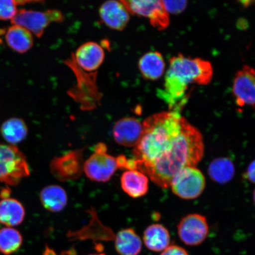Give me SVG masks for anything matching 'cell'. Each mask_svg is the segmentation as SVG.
<instances>
[{"label":"cell","mask_w":255,"mask_h":255,"mask_svg":"<svg viewBox=\"0 0 255 255\" xmlns=\"http://www.w3.org/2000/svg\"><path fill=\"white\" fill-rule=\"evenodd\" d=\"M142 138L133 155L137 170L165 189L183 168L196 167L202 160L205 146L202 133L179 112L152 115L142 123Z\"/></svg>","instance_id":"obj_1"},{"label":"cell","mask_w":255,"mask_h":255,"mask_svg":"<svg viewBox=\"0 0 255 255\" xmlns=\"http://www.w3.org/2000/svg\"><path fill=\"white\" fill-rule=\"evenodd\" d=\"M213 75L210 62L178 54L170 60L164 88L158 91V95L168 104L170 111L180 113L186 103L190 86L208 85Z\"/></svg>","instance_id":"obj_2"},{"label":"cell","mask_w":255,"mask_h":255,"mask_svg":"<svg viewBox=\"0 0 255 255\" xmlns=\"http://www.w3.org/2000/svg\"><path fill=\"white\" fill-rule=\"evenodd\" d=\"M30 175L25 156L15 146L0 143V181L15 186Z\"/></svg>","instance_id":"obj_3"},{"label":"cell","mask_w":255,"mask_h":255,"mask_svg":"<svg viewBox=\"0 0 255 255\" xmlns=\"http://www.w3.org/2000/svg\"><path fill=\"white\" fill-rule=\"evenodd\" d=\"M175 195L184 200L195 199L205 190L206 178L196 167H187L175 174L170 184Z\"/></svg>","instance_id":"obj_4"},{"label":"cell","mask_w":255,"mask_h":255,"mask_svg":"<svg viewBox=\"0 0 255 255\" xmlns=\"http://www.w3.org/2000/svg\"><path fill=\"white\" fill-rule=\"evenodd\" d=\"M63 20L62 12L57 9H48L41 12L21 9L17 11L15 17L12 19L11 23L13 25H20L33 33L35 36L41 37L51 23H60Z\"/></svg>","instance_id":"obj_5"},{"label":"cell","mask_w":255,"mask_h":255,"mask_svg":"<svg viewBox=\"0 0 255 255\" xmlns=\"http://www.w3.org/2000/svg\"><path fill=\"white\" fill-rule=\"evenodd\" d=\"M129 14H136L149 19L153 27L159 30L165 29L170 24L169 14L162 1L140 0L121 1Z\"/></svg>","instance_id":"obj_6"},{"label":"cell","mask_w":255,"mask_h":255,"mask_svg":"<svg viewBox=\"0 0 255 255\" xmlns=\"http://www.w3.org/2000/svg\"><path fill=\"white\" fill-rule=\"evenodd\" d=\"M178 237L188 246H198L205 241L209 234V225L205 216L188 215L177 225Z\"/></svg>","instance_id":"obj_7"},{"label":"cell","mask_w":255,"mask_h":255,"mask_svg":"<svg viewBox=\"0 0 255 255\" xmlns=\"http://www.w3.org/2000/svg\"><path fill=\"white\" fill-rule=\"evenodd\" d=\"M232 94L239 107H255V69L245 65L237 73L233 82Z\"/></svg>","instance_id":"obj_8"},{"label":"cell","mask_w":255,"mask_h":255,"mask_svg":"<svg viewBox=\"0 0 255 255\" xmlns=\"http://www.w3.org/2000/svg\"><path fill=\"white\" fill-rule=\"evenodd\" d=\"M119 168L117 157L108 154L107 151H95L84 164L87 176L98 182L109 181Z\"/></svg>","instance_id":"obj_9"},{"label":"cell","mask_w":255,"mask_h":255,"mask_svg":"<svg viewBox=\"0 0 255 255\" xmlns=\"http://www.w3.org/2000/svg\"><path fill=\"white\" fill-rule=\"evenodd\" d=\"M83 151L69 152L62 157H56L50 164L54 176L60 181L76 179L84 171Z\"/></svg>","instance_id":"obj_10"},{"label":"cell","mask_w":255,"mask_h":255,"mask_svg":"<svg viewBox=\"0 0 255 255\" xmlns=\"http://www.w3.org/2000/svg\"><path fill=\"white\" fill-rule=\"evenodd\" d=\"M113 133L115 141L119 144L134 148L142 138V123L135 118H124L115 124Z\"/></svg>","instance_id":"obj_11"},{"label":"cell","mask_w":255,"mask_h":255,"mask_svg":"<svg viewBox=\"0 0 255 255\" xmlns=\"http://www.w3.org/2000/svg\"><path fill=\"white\" fill-rule=\"evenodd\" d=\"M75 64L82 71L94 73L104 62L103 47L96 42H87L80 46L75 54Z\"/></svg>","instance_id":"obj_12"},{"label":"cell","mask_w":255,"mask_h":255,"mask_svg":"<svg viewBox=\"0 0 255 255\" xmlns=\"http://www.w3.org/2000/svg\"><path fill=\"white\" fill-rule=\"evenodd\" d=\"M101 20L111 29L123 30L129 20V12L121 1L104 3L100 9Z\"/></svg>","instance_id":"obj_13"},{"label":"cell","mask_w":255,"mask_h":255,"mask_svg":"<svg viewBox=\"0 0 255 255\" xmlns=\"http://www.w3.org/2000/svg\"><path fill=\"white\" fill-rule=\"evenodd\" d=\"M121 185L124 192L132 198H138L147 193L148 177L138 170H128L121 177Z\"/></svg>","instance_id":"obj_14"},{"label":"cell","mask_w":255,"mask_h":255,"mask_svg":"<svg viewBox=\"0 0 255 255\" xmlns=\"http://www.w3.org/2000/svg\"><path fill=\"white\" fill-rule=\"evenodd\" d=\"M138 67L143 78L149 81H156L164 74L165 64L160 53L149 52L139 59Z\"/></svg>","instance_id":"obj_15"},{"label":"cell","mask_w":255,"mask_h":255,"mask_svg":"<svg viewBox=\"0 0 255 255\" xmlns=\"http://www.w3.org/2000/svg\"><path fill=\"white\" fill-rule=\"evenodd\" d=\"M115 247L120 255H138L142 244L141 238L133 229L127 228L115 235Z\"/></svg>","instance_id":"obj_16"},{"label":"cell","mask_w":255,"mask_h":255,"mask_svg":"<svg viewBox=\"0 0 255 255\" xmlns=\"http://www.w3.org/2000/svg\"><path fill=\"white\" fill-rule=\"evenodd\" d=\"M143 242L149 250L162 252L170 246V233L163 225L152 224L143 232Z\"/></svg>","instance_id":"obj_17"},{"label":"cell","mask_w":255,"mask_h":255,"mask_svg":"<svg viewBox=\"0 0 255 255\" xmlns=\"http://www.w3.org/2000/svg\"><path fill=\"white\" fill-rule=\"evenodd\" d=\"M40 199L44 208L51 212H59L68 203V196L63 188L57 185H50L41 191Z\"/></svg>","instance_id":"obj_18"},{"label":"cell","mask_w":255,"mask_h":255,"mask_svg":"<svg viewBox=\"0 0 255 255\" xmlns=\"http://www.w3.org/2000/svg\"><path fill=\"white\" fill-rule=\"evenodd\" d=\"M25 210L18 200L7 198L0 201V223L7 227L20 225L23 221Z\"/></svg>","instance_id":"obj_19"},{"label":"cell","mask_w":255,"mask_h":255,"mask_svg":"<svg viewBox=\"0 0 255 255\" xmlns=\"http://www.w3.org/2000/svg\"><path fill=\"white\" fill-rule=\"evenodd\" d=\"M5 40L11 49L19 53L28 52L33 45L31 33L25 28L12 25L5 33Z\"/></svg>","instance_id":"obj_20"},{"label":"cell","mask_w":255,"mask_h":255,"mask_svg":"<svg viewBox=\"0 0 255 255\" xmlns=\"http://www.w3.org/2000/svg\"><path fill=\"white\" fill-rule=\"evenodd\" d=\"M208 174L212 180L221 184L230 182L235 175L234 162L227 157L216 158L209 165Z\"/></svg>","instance_id":"obj_21"},{"label":"cell","mask_w":255,"mask_h":255,"mask_svg":"<svg viewBox=\"0 0 255 255\" xmlns=\"http://www.w3.org/2000/svg\"><path fill=\"white\" fill-rule=\"evenodd\" d=\"M0 132L6 141L14 145L26 138L28 129L23 120L12 118L2 124Z\"/></svg>","instance_id":"obj_22"},{"label":"cell","mask_w":255,"mask_h":255,"mask_svg":"<svg viewBox=\"0 0 255 255\" xmlns=\"http://www.w3.org/2000/svg\"><path fill=\"white\" fill-rule=\"evenodd\" d=\"M23 243L20 233L12 228L0 229V253L9 255L17 252Z\"/></svg>","instance_id":"obj_23"},{"label":"cell","mask_w":255,"mask_h":255,"mask_svg":"<svg viewBox=\"0 0 255 255\" xmlns=\"http://www.w3.org/2000/svg\"><path fill=\"white\" fill-rule=\"evenodd\" d=\"M17 3L11 0H0V20H12L17 12Z\"/></svg>","instance_id":"obj_24"},{"label":"cell","mask_w":255,"mask_h":255,"mask_svg":"<svg viewBox=\"0 0 255 255\" xmlns=\"http://www.w3.org/2000/svg\"><path fill=\"white\" fill-rule=\"evenodd\" d=\"M168 14H177L183 11L187 5V1H162Z\"/></svg>","instance_id":"obj_25"},{"label":"cell","mask_w":255,"mask_h":255,"mask_svg":"<svg viewBox=\"0 0 255 255\" xmlns=\"http://www.w3.org/2000/svg\"><path fill=\"white\" fill-rule=\"evenodd\" d=\"M160 255H189L184 248L177 245H170L162 252Z\"/></svg>","instance_id":"obj_26"},{"label":"cell","mask_w":255,"mask_h":255,"mask_svg":"<svg viewBox=\"0 0 255 255\" xmlns=\"http://www.w3.org/2000/svg\"><path fill=\"white\" fill-rule=\"evenodd\" d=\"M245 176L251 183L255 184V159L249 165Z\"/></svg>","instance_id":"obj_27"},{"label":"cell","mask_w":255,"mask_h":255,"mask_svg":"<svg viewBox=\"0 0 255 255\" xmlns=\"http://www.w3.org/2000/svg\"><path fill=\"white\" fill-rule=\"evenodd\" d=\"M9 194H10V191L9 190L4 189L0 193V196H1L2 199L9 198Z\"/></svg>","instance_id":"obj_28"},{"label":"cell","mask_w":255,"mask_h":255,"mask_svg":"<svg viewBox=\"0 0 255 255\" xmlns=\"http://www.w3.org/2000/svg\"><path fill=\"white\" fill-rule=\"evenodd\" d=\"M44 255H56L55 252L50 250L49 248H46L45 251H44Z\"/></svg>","instance_id":"obj_29"},{"label":"cell","mask_w":255,"mask_h":255,"mask_svg":"<svg viewBox=\"0 0 255 255\" xmlns=\"http://www.w3.org/2000/svg\"><path fill=\"white\" fill-rule=\"evenodd\" d=\"M253 199H254V203L255 204V189L254 191V193H253Z\"/></svg>","instance_id":"obj_30"},{"label":"cell","mask_w":255,"mask_h":255,"mask_svg":"<svg viewBox=\"0 0 255 255\" xmlns=\"http://www.w3.org/2000/svg\"><path fill=\"white\" fill-rule=\"evenodd\" d=\"M106 255L104 254H92V255Z\"/></svg>","instance_id":"obj_31"}]
</instances>
